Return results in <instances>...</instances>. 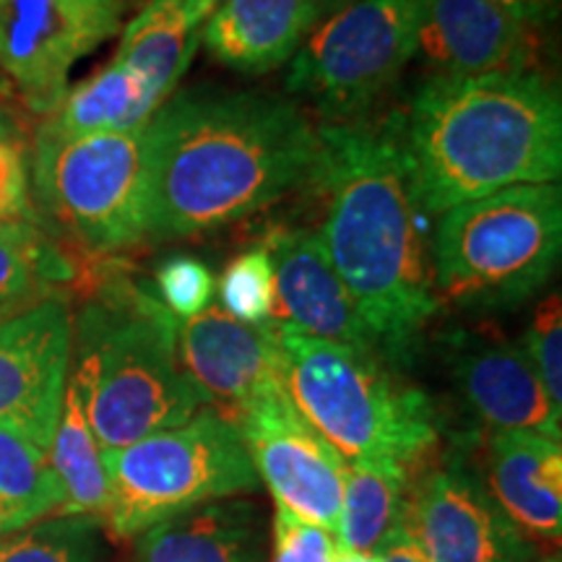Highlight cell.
I'll return each instance as SVG.
<instances>
[{
    "instance_id": "1",
    "label": "cell",
    "mask_w": 562,
    "mask_h": 562,
    "mask_svg": "<svg viewBox=\"0 0 562 562\" xmlns=\"http://www.w3.org/2000/svg\"><path fill=\"white\" fill-rule=\"evenodd\" d=\"M149 237L227 227L307 186L318 128L297 104L266 91L191 89L146 123Z\"/></svg>"
},
{
    "instance_id": "2",
    "label": "cell",
    "mask_w": 562,
    "mask_h": 562,
    "mask_svg": "<svg viewBox=\"0 0 562 562\" xmlns=\"http://www.w3.org/2000/svg\"><path fill=\"white\" fill-rule=\"evenodd\" d=\"M318 138L311 182L326 195L323 248L381 355L402 362L440 300L427 243L430 214L406 172L398 117L326 123Z\"/></svg>"
},
{
    "instance_id": "3",
    "label": "cell",
    "mask_w": 562,
    "mask_h": 562,
    "mask_svg": "<svg viewBox=\"0 0 562 562\" xmlns=\"http://www.w3.org/2000/svg\"><path fill=\"white\" fill-rule=\"evenodd\" d=\"M414 195L427 214L562 170V102L537 70L432 76L398 117Z\"/></svg>"
},
{
    "instance_id": "4",
    "label": "cell",
    "mask_w": 562,
    "mask_h": 562,
    "mask_svg": "<svg viewBox=\"0 0 562 562\" xmlns=\"http://www.w3.org/2000/svg\"><path fill=\"white\" fill-rule=\"evenodd\" d=\"M74 372L102 453L186 425L206 406L180 364L178 318L140 281H104L83 305Z\"/></svg>"
},
{
    "instance_id": "5",
    "label": "cell",
    "mask_w": 562,
    "mask_h": 562,
    "mask_svg": "<svg viewBox=\"0 0 562 562\" xmlns=\"http://www.w3.org/2000/svg\"><path fill=\"white\" fill-rule=\"evenodd\" d=\"M281 381L294 409L344 461L412 469L438 440L427 393L385 368V357L315 339L279 323Z\"/></svg>"
},
{
    "instance_id": "6",
    "label": "cell",
    "mask_w": 562,
    "mask_h": 562,
    "mask_svg": "<svg viewBox=\"0 0 562 562\" xmlns=\"http://www.w3.org/2000/svg\"><path fill=\"white\" fill-rule=\"evenodd\" d=\"M562 245L558 182L516 186L440 214L430 243L438 300L467 311L513 307L552 277Z\"/></svg>"
},
{
    "instance_id": "7",
    "label": "cell",
    "mask_w": 562,
    "mask_h": 562,
    "mask_svg": "<svg viewBox=\"0 0 562 562\" xmlns=\"http://www.w3.org/2000/svg\"><path fill=\"white\" fill-rule=\"evenodd\" d=\"M102 467L110 490L102 518L117 539H136L201 505L258 490L240 432L214 409L102 453Z\"/></svg>"
},
{
    "instance_id": "8",
    "label": "cell",
    "mask_w": 562,
    "mask_h": 562,
    "mask_svg": "<svg viewBox=\"0 0 562 562\" xmlns=\"http://www.w3.org/2000/svg\"><path fill=\"white\" fill-rule=\"evenodd\" d=\"M32 180L47 214L91 256H112L149 237L146 125L76 138L40 128Z\"/></svg>"
},
{
    "instance_id": "9",
    "label": "cell",
    "mask_w": 562,
    "mask_h": 562,
    "mask_svg": "<svg viewBox=\"0 0 562 562\" xmlns=\"http://www.w3.org/2000/svg\"><path fill=\"white\" fill-rule=\"evenodd\" d=\"M417 26L419 0H349L302 42L290 89L328 123L362 117L417 55Z\"/></svg>"
},
{
    "instance_id": "10",
    "label": "cell",
    "mask_w": 562,
    "mask_h": 562,
    "mask_svg": "<svg viewBox=\"0 0 562 562\" xmlns=\"http://www.w3.org/2000/svg\"><path fill=\"white\" fill-rule=\"evenodd\" d=\"M123 0H0V83L50 115L76 63L121 32Z\"/></svg>"
},
{
    "instance_id": "11",
    "label": "cell",
    "mask_w": 562,
    "mask_h": 562,
    "mask_svg": "<svg viewBox=\"0 0 562 562\" xmlns=\"http://www.w3.org/2000/svg\"><path fill=\"white\" fill-rule=\"evenodd\" d=\"M232 425L245 442L252 469L269 487L277 508L339 533L347 461L294 409L286 389L237 414Z\"/></svg>"
},
{
    "instance_id": "12",
    "label": "cell",
    "mask_w": 562,
    "mask_h": 562,
    "mask_svg": "<svg viewBox=\"0 0 562 562\" xmlns=\"http://www.w3.org/2000/svg\"><path fill=\"white\" fill-rule=\"evenodd\" d=\"M402 526L430 562H533L537 544L492 501L461 456L406 490Z\"/></svg>"
},
{
    "instance_id": "13",
    "label": "cell",
    "mask_w": 562,
    "mask_h": 562,
    "mask_svg": "<svg viewBox=\"0 0 562 562\" xmlns=\"http://www.w3.org/2000/svg\"><path fill=\"white\" fill-rule=\"evenodd\" d=\"M74 349V315L63 294L0 323V422L50 451Z\"/></svg>"
},
{
    "instance_id": "14",
    "label": "cell",
    "mask_w": 562,
    "mask_h": 562,
    "mask_svg": "<svg viewBox=\"0 0 562 562\" xmlns=\"http://www.w3.org/2000/svg\"><path fill=\"white\" fill-rule=\"evenodd\" d=\"M178 357L206 406L235 422L245 406L284 389L279 323L248 326L222 307L178 321Z\"/></svg>"
},
{
    "instance_id": "15",
    "label": "cell",
    "mask_w": 562,
    "mask_h": 562,
    "mask_svg": "<svg viewBox=\"0 0 562 562\" xmlns=\"http://www.w3.org/2000/svg\"><path fill=\"white\" fill-rule=\"evenodd\" d=\"M448 368L476 419L490 432H537L560 440L554 409L524 344L501 334L459 331L448 339Z\"/></svg>"
},
{
    "instance_id": "16",
    "label": "cell",
    "mask_w": 562,
    "mask_h": 562,
    "mask_svg": "<svg viewBox=\"0 0 562 562\" xmlns=\"http://www.w3.org/2000/svg\"><path fill=\"white\" fill-rule=\"evenodd\" d=\"M539 34L490 0H419L417 55L438 76L537 70Z\"/></svg>"
},
{
    "instance_id": "17",
    "label": "cell",
    "mask_w": 562,
    "mask_h": 562,
    "mask_svg": "<svg viewBox=\"0 0 562 562\" xmlns=\"http://www.w3.org/2000/svg\"><path fill=\"white\" fill-rule=\"evenodd\" d=\"M273 263V318L292 331L381 355L375 336L328 261L318 229H277L266 240ZM383 357V355H381Z\"/></svg>"
},
{
    "instance_id": "18",
    "label": "cell",
    "mask_w": 562,
    "mask_h": 562,
    "mask_svg": "<svg viewBox=\"0 0 562 562\" xmlns=\"http://www.w3.org/2000/svg\"><path fill=\"white\" fill-rule=\"evenodd\" d=\"M484 487L501 510L539 542L562 533V448L537 432H490L484 442Z\"/></svg>"
},
{
    "instance_id": "19",
    "label": "cell",
    "mask_w": 562,
    "mask_h": 562,
    "mask_svg": "<svg viewBox=\"0 0 562 562\" xmlns=\"http://www.w3.org/2000/svg\"><path fill=\"white\" fill-rule=\"evenodd\" d=\"M321 13V0H222L203 21L201 42L222 66L269 74L297 55Z\"/></svg>"
},
{
    "instance_id": "20",
    "label": "cell",
    "mask_w": 562,
    "mask_h": 562,
    "mask_svg": "<svg viewBox=\"0 0 562 562\" xmlns=\"http://www.w3.org/2000/svg\"><path fill=\"white\" fill-rule=\"evenodd\" d=\"M133 562H266L263 513L240 497L201 505L140 533Z\"/></svg>"
},
{
    "instance_id": "21",
    "label": "cell",
    "mask_w": 562,
    "mask_h": 562,
    "mask_svg": "<svg viewBox=\"0 0 562 562\" xmlns=\"http://www.w3.org/2000/svg\"><path fill=\"white\" fill-rule=\"evenodd\" d=\"M203 16L186 0H149L123 30L115 60L165 104L199 50Z\"/></svg>"
},
{
    "instance_id": "22",
    "label": "cell",
    "mask_w": 562,
    "mask_h": 562,
    "mask_svg": "<svg viewBox=\"0 0 562 562\" xmlns=\"http://www.w3.org/2000/svg\"><path fill=\"white\" fill-rule=\"evenodd\" d=\"M157 110L159 104L151 100L144 83L110 60L91 79L66 91L55 112L42 123V131L66 138L138 131Z\"/></svg>"
},
{
    "instance_id": "23",
    "label": "cell",
    "mask_w": 562,
    "mask_h": 562,
    "mask_svg": "<svg viewBox=\"0 0 562 562\" xmlns=\"http://www.w3.org/2000/svg\"><path fill=\"white\" fill-rule=\"evenodd\" d=\"M50 461L63 484V508L58 516L102 518L110 503L108 474L102 451L91 432L87 414V393L79 375H70L63 393L58 427L50 442Z\"/></svg>"
},
{
    "instance_id": "24",
    "label": "cell",
    "mask_w": 562,
    "mask_h": 562,
    "mask_svg": "<svg viewBox=\"0 0 562 562\" xmlns=\"http://www.w3.org/2000/svg\"><path fill=\"white\" fill-rule=\"evenodd\" d=\"M74 263L32 216L0 222V323L60 294Z\"/></svg>"
},
{
    "instance_id": "25",
    "label": "cell",
    "mask_w": 562,
    "mask_h": 562,
    "mask_svg": "<svg viewBox=\"0 0 562 562\" xmlns=\"http://www.w3.org/2000/svg\"><path fill=\"white\" fill-rule=\"evenodd\" d=\"M63 484L50 451L19 427L0 422V537L26 529L63 508Z\"/></svg>"
},
{
    "instance_id": "26",
    "label": "cell",
    "mask_w": 562,
    "mask_h": 562,
    "mask_svg": "<svg viewBox=\"0 0 562 562\" xmlns=\"http://www.w3.org/2000/svg\"><path fill=\"white\" fill-rule=\"evenodd\" d=\"M409 469L396 463L347 461V484L339 518L341 552L372 554L393 526L402 524Z\"/></svg>"
},
{
    "instance_id": "27",
    "label": "cell",
    "mask_w": 562,
    "mask_h": 562,
    "mask_svg": "<svg viewBox=\"0 0 562 562\" xmlns=\"http://www.w3.org/2000/svg\"><path fill=\"white\" fill-rule=\"evenodd\" d=\"M0 562H97L100 537L89 516H55L26 529L5 533Z\"/></svg>"
},
{
    "instance_id": "28",
    "label": "cell",
    "mask_w": 562,
    "mask_h": 562,
    "mask_svg": "<svg viewBox=\"0 0 562 562\" xmlns=\"http://www.w3.org/2000/svg\"><path fill=\"white\" fill-rule=\"evenodd\" d=\"M222 311L229 318L258 326L273 318V263L266 248L245 250L227 263L216 281Z\"/></svg>"
},
{
    "instance_id": "29",
    "label": "cell",
    "mask_w": 562,
    "mask_h": 562,
    "mask_svg": "<svg viewBox=\"0 0 562 562\" xmlns=\"http://www.w3.org/2000/svg\"><path fill=\"white\" fill-rule=\"evenodd\" d=\"M154 297L178 321L206 311L216 294V279L206 263L191 256H170L154 273Z\"/></svg>"
},
{
    "instance_id": "30",
    "label": "cell",
    "mask_w": 562,
    "mask_h": 562,
    "mask_svg": "<svg viewBox=\"0 0 562 562\" xmlns=\"http://www.w3.org/2000/svg\"><path fill=\"white\" fill-rule=\"evenodd\" d=\"M524 349L544 385L547 398L554 409L562 412V311L558 292L547 297L533 313Z\"/></svg>"
},
{
    "instance_id": "31",
    "label": "cell",
    "mask_w": 562,
    "mask_h": 562,
    "mask_svg": "<svg viewBox=\"0 0 562 562\" xmlns=\"http://www.w3.org/2000/svg\"><path fill=\"white\" fill-rule=\"evenodd\" d=\"M271 562H339L341 547L334 533L277 508Z\"/></svg>"
},
{
    "instance_id": "32",
    "label": "cell",
    "mask_w": 562,
    "mask_h": 562,
    "mask_svg": "<svg viewBox=\"0 0 562 562\" xmlns=\"http://www.w3.org/2000/svg\"><path fill=\"white\" fill-rule=\"evenodd\" d=\"M30 216V165L21 140L0 115V222Z\"/></svg>"
},
{
    "instance_id": "33",
    "label": "cell",
    "mask_w": 562,
    "mask_h": 562,
    "mask_svg": "<svg viewBox=\"0 0 562 562\" xmlns=\"http://www.w3.org/2000/svg\"><path fill=\"white\" fill-rule=\"evenodd\" d=\"M372 554H378L381 562H430L402 524H396L389 533H385Z\"/></svg>"
},
{
    "instance_id": "34",
    "label": "cell",
    "mask_w": 562,
    "mask_h": 562,
    "mask_svg": "<svg viewBox=\"0 0 562 562\" xmlns=\"http://www.w3.org/2000/svg\"><path fill=\"white\" fill-rule=\"evenodd\" d=\"M490 3L513 13V16L526 21V24L539 26V30H544L558 16V0H490Z\"/></svg>"
},
{
    "instance_id": "35",
    "label": "cell",
    "mask_w": 562,
    "mask_h": 562,
    "mask_svg": "<svg viewBox=\"0 0 562 562\" xmlns=\"http://www.w3.org/2000/svg\"><path fill=\"white\" fill-rule=\"evenodd\" d=\"M188 5H191V9L199 13V16H203V19H209V13L216 9V5L222 3V0H186Z\"/></svg>"
},
{
    "instance_id": "36",
    "label": "cell",
    "mask_w": 562,
    "mask_h": 562,
    "mask_svg": "<svg viewBox=\"0 0 562 562\" xmlns=\"http://www.w3.org/2000/svg\"><path fill=\"white\" fill-rule=\"evenodd\" d=\"M339 562H381L378 554H360V552H341Z\"/></svg>"
},
{
    "instance_id": "37",
    "label": "cell",
    "mask_w": 562,
    "mask_h": 562,
    "mask_svg": "<svg viewBox=\"0 0 562 562\" xmlns=\"http://www.w3.org/2000/svg\"><path fill=\"white\" fill-rule=\"evenodd\" d=\"M344 3H349V0H321V5H323V9H326V5H339V9H341Z\"/></svg>"
},
{
    "instance_id": "38",
    "label": "cell",
    "mask_w": 562,
    "mask_h": 562,
    "mask_svg": "<svg viewBox=\"0 0 562 562\" xmlns=\"http://www.w3.org/2000/svg\"><path fill=\"white\" fill-rule=\"evenodd\" d=\"M533 562H560V558L558 554H544L542 560H533Z\"/></svg>"
}]
</instances>
